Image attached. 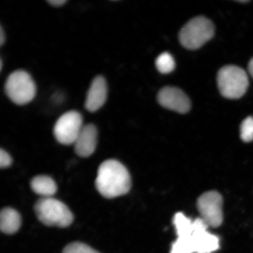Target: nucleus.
I'll list each match as a JSON object with an SVG mask.
<instances>
[{"mask_svg": "<svg viewBox=\"0 0 253 253\" xmlns=\"http://www.w3.org/2000/svg\"><path fill=\"white\" fill-rule=\"evenodd\" d=\"M173 221L178 237L170 253H211L219 249V238L208 232V226L201 217L192 220L179 212Z\"/></svg>", "mask_w": 253, "mask_h": 253, "instance_id": "1", "label": "nucleus"}, {"mask_svg": "<svg viewBox=\"0 0 253 253\" xmlns=\"http://www.w3.org/2000/svg\"><path fill=\"white\" fill-rule=\"evenodd\" d=\"M95 186L103 197L115 198L129 191L131 187V176L127 169L119 161H104L98 169Z\"/></svg>", "mask_w": 253, "mask_h": 253, "instance_id": "2", "label": "nucleus"}, {"mask_svg": "<svg viewBox=\"0 0 253 253\" xmlns=\"http://www.w3.org/2000/svg\"><path fill=\"white\" fill-rule=\"evenodd\" d=\"M34 210L41 222L47 226L66 228L74 220V214L67 206L52 197L40 199Z\"/></svg>", "mask_w": 253, "mask_h": 253, "instance_id": "3", "label": "nucleus"}, {"mask_svg": "<svg viewBox=\"0 0 253 253\" xmlns=\"http://www.w3.org/2000/svg\"><path fill=\"white\" fill-rule=\"evenodd\" d=\"M217 82L220 94L229 99L242 97L249 86L247 73L235 65H227L220 69L217 74Z\"/></svg>", "mask_w": 253, "mask_h": 253, "instance_id": "4", "label": "nucleus"}, {"mask_svg": "<svg viewBox=\"0 0 253 253\" xmlns=\"http://www.w3.org/2000/svg\"><path fill=\"white\" fill-rule=\"evenodd\" d=\"M214 26L209 19L199 16L190 20L180 31L181 45L189 50H196L212 39Z\"/></svg>", "mask_w": 253, "mask_h": 253, "instance_id": "5", "label": "nucleus"}, {"mask_svg": "<svg viewBox=\"0 0 253 253\" xmlns=\"http://www.w3.org/2000/svg\"><path fill=\"white\" fill-rule=\"evenodd\" d=\"M9 99L19 106L29 103L37 94L36 84L28 72L17 70L9 75L5 84Z\"/></svg>", "mask_w": 253, "mask_h": 253, "instance_id": "6", "label": "nucleus"}, {"mask_svg": "<svg viewBox=\"0 0 253 253\" xmlns=\"http://www.w3.org/2000/svg\"><path fill=\"white\" fill-rule=\"evenodd\" d=\"M83 116L76 110L63 114L57 120L53 134L56 140L63 145L74 144L84 126Z\"/></svg>", "mask_w": 253, "mask_h": 253, "instance_id": "7", "label": "nucleus"}, {"mask_svg": "<svg viewBox=\"0 0 253 253\" xmlns=\"http://www.w3.org/2000/svg\"><path fill=\"white\" fill-rule=\"evenodd\" d=\"M197 207L201 218L208 226L217 227L223 220V198L216 191L204 193L198 199Z\"/></svg>", "mask_w": 253, "mask_h": 253, "instance_id": "8", "label": "nucleus"}, {"mask_svg": "<svg viewBox=\"0 0 253 253\" xmlns=\"http://www.w3.org/2000/svg\"><path fill=\"white\" fill-rule=\"evenodd\" d=\"M157 99L163 107L179 113L185 114L191 109L189 97L177 87L167 86L161 88L158 92Z\"/></svg>", "mask_w": 253, "mask_h": 253, "instance_id": "9", "label": "nucleus"}, {"mask_svg": "<svg viewBox=\"0 0 253 253\" xmlns=\"http://www.w3.org/2000/svg\"><path fill=\"white\" fill-rule=\"evenodd\" d=\"M108 87L105 78L102 76H97L91 82L85 100V108L91 113L99 110L107 99Z\"/></svg>", "mask_w": 253, "mask_h": 253, "instance_id": "10", "label": "nucleus"}, {"mask_svg": "<svg viewBox=\"0 0 253 253\" xmlns=\"http://www.w3.org/2000/svg\"><path fill=\"white\" fill-rule=\"evenodd\" d=\"M97 136L96 126L93 124L84 125L74 143L76 154L82 158L92 155L97 146Z\"/></svg>", "mask_w": 253, "mask_h": 253, "instance_id": "11", "label": "nucleus"}, {"mask_svg": "<svg viewBox=\"0 0 253 253\" xmlns=\"http://www.w3.org/2000/svg\"><path fill=\"white\" fill-rule=\"evenodd\" d=\"M21 216L18 211L11 208L2 209L0 214V229L7 235H12L20 229Z\"/></svg>", "mask_w": 253, "mask_h": 253, "instance_id": "12", "label": "nucleus"}, {"mask_svg": "<svg viewBox=\"0 0 253 253\" xmlns=\"http://www.w3.org/2000/svg\"><path fill=\"white\" fill-rule=\"evenodd\" d=\"M31 188L37 195L42 198L52 197L57 192V185L54 180L50 176L37 175L32 179Z\"/></svg>", "mask_w": 253, "mask_h": 253, "instance_id": "13", "label": "nucleus"}, {"mask_svg": "<svg viewBox=\"0 0 253 253\" xmlns=\"http://www.w3.org/2000/svg\"><path fill=\"white\" fill-rule=\"evenodd\" d=\"M156 65L158 71L161 74H168L174 70L175 63L170 53L164 52L158 56L156 61Z\"/></svg>", "mask_w": 253, "mask_h": 253, "instance_id": "14", "label": "nucleus"}, {"mask_svg": "<svg viewBox=\"0 0 253 253\" xmlns=\"http://www.w3.org/2000/svg\"><path fill=\"white\" fill-rule=\"evenodd\" d=\"M240 138L243 141L250 142L253 140V118L248 117L240 126Z\"/></svg>", "mask_w": 253, "mask_h": 253, "instance_id": "15", "label": "nucleus"}, {"mask_svg": "<svg viewBox=\"0 0 253 253\" xmlns=\"http://www.w3.org/2000/svg\"><path fill=\"white\" fill-rule=\"evenodd\" d=\"M63 253H100L85 243L75 242L69 243L63 249Z\"/></svg>", "mask_w": 253, "mask_h": 253, "instance_id": "16", "label": "nucleus"}, {"mask_svg": "<svg viewBox=\"0 0 253 253\" xmlns=\"http://www.w3.org/2000/svg\"><path fill=\"white\" fill-rule=\"evenodd\" d=\"M12 159L10 155L3 149L0 150V167L1 169H6L11 166Z\"/></svg>", "mask_w": 253, "mask_h": 253, "instance_id": "17", "label": "nucleus"}, {"mask_svg": "<svg viewBox=\"0 0 253 253\" xmlns=\"http://www.w3.org/2000/svg\"><path fill=\"white\" fill-rule=\"evenodd\" d=\"M66 2H67L66 0H49V1H47V2H48L50 5L55 7H61V6L64 5Z\"/></svg>", "mask_w": 253, "mask_h": 253, "instance_id": "18", "label": "nucleus"}, {"mask_svg": "<svg viewBox=\"0 0 253 253\" xmlns=\"http://www.w3.org/2000/svg\"><path fill=\"white\" fill-rule=\"evenodd\" d=\"M0 44H1V46L3 45V44L4 43L5 41V36L4 30H3V28L1 27L0 28Z\"/></svg>", "mask_w": 253, "mask_h": 253, "instance_id": "19", "label": "nucleus"}, {"mask_svg": "<svg viewBox=\"0 0 253 253\" xmlns=\"http://www.w3.org/2000/svg\"><path fill=\"white\" fill-rule=\"evenodd\" d=\"M249 72L253 78V58L251 60L248 66Z\"/></svg>", "mask_w": 253, "mask_h": 253, "instance_id": "20", "label": "nucleus"}, {"mask_svg": "<svg viewBox=\"0 0 253 253\" xmlns=\"http://www.w3.org/2000/svg\"><path fill=\"white\" fill-rule=\"evenodd\" d=\"M249 1H248V0H244V1H238V2H243V3H245V2H249Z\"/></svg>", "mask_w": 253, "mask_h": 253, "instance_id": "21", "label": "nucleus"}, {"mask_svg": "<svg viewBox=\"0 0 253 253\" xmlns=\"http://www.w3.org/2000/svg\"><path fill=\"white\" fill-rule=\"evenodd\" d=\"M0 62H1V71L2 70V59H1V61H0Z\"/></svg>", "mask_w": 253, "mask_h": 253, "instance_id": "22", "label": "nucleus"}]
</instances>
